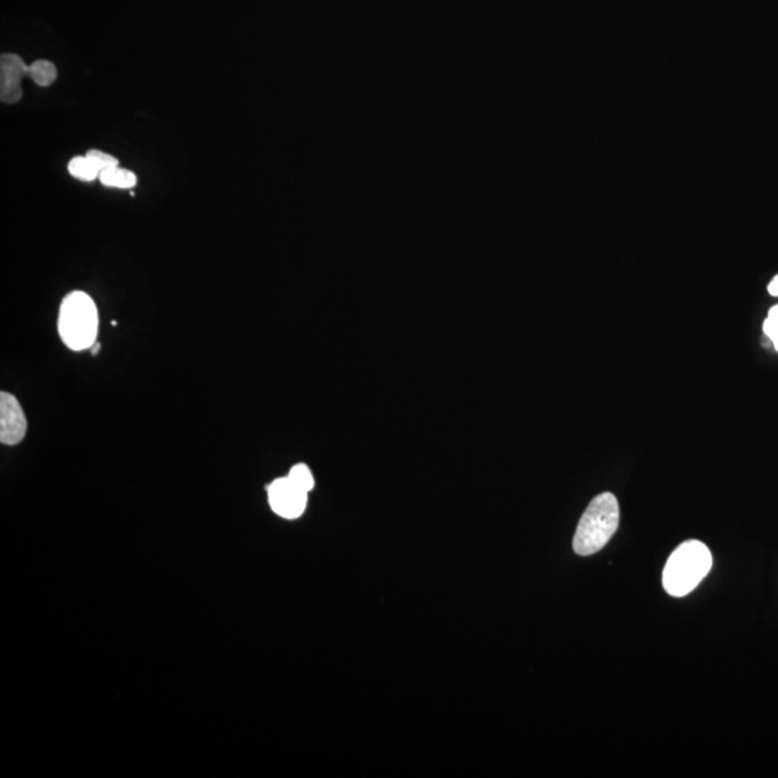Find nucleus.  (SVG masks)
Here are the masks:
<instances>
[{"mask_svg":"<svg viewBox=\"0 0 778 778\" xmlns=\"http://www.w3.org/2000/svg\"><path fill=\"white\" fill-rule=\"evenodd\" d=\"M619 500L610 492L601 493L587 506L577 531L572 548L580 557H590L601 551L619 529Z\"/></svg>","mask_w":778,"mask_h":778,"instance_id":"1","label":"nucleus"},{"mask_svg":"<svg viewBox=\"0 0 778 778\" xmlns=\"http://www.w3.org/2000/svg\"><path fill=\"white\" fill-rule=\"evenodd\" d=\"M712 568V555L704 542L685 541L670 555L663 570V587L672 597L692 593Z\"/></svg>","mask_w":778,"mask_h":778,"instance_id":"2","label":"nucleus"},{"mask_svg":"<svg viewBox=\"0 0 778 778\" xmlns=\"http://www.w3.org/2000/svg\"><path fill=\"white\" fill-rule=\"evenodd\" d=\"M58 332L61 341L71 351H87L96 345L98 310L87 293L73 292L64 297L58 317Z\"/></svg>","mask_w":778,"mask_h":778,"instance_id":"3","label":"nucleus"},{"mask_svg":"<svg viewBox=\"0 0 778 778\" xmlns=\"http://www.w3.org/2000/svg\"><path fill=\"white\" fill-rule=\"evenodd\" d=\"M268 503L274 513L284 519H297L303 515L307 506V495L289 477H280L267 487Z\"/></svg>","mask_w":778,"mask_h":778,"instance_id":"4","label":"nucleus"},{"mask_svg":"<svg viewBox=\"0 0 778 778\" xmlns=\"http://www.w3.org/2000/svg\"><path fill=\"white\" fill-rule=\"evenodd\" d=\"M28 430L22 405L9 392L0 394V441L6 446H16L21 443Z\"/></svg>","mask_w":778,"mask_h":778,"instance_id":"5","label":"nucleus"},{"mask_svg":"<svg viewBox=\"0 0 778 778\" xmlns=\"http://www.w3.org/2000/svg\"><path fill=\"white\" fill-rule=\"evenodd\" d=\"M29 65L18 54H2L0 57V100L15 104L24 96L21 83L28 77Z\"/></svg>","mask_w":778,"mask_h":778,"instance_id":"6","label":"nucleus"},{"mask_svg":"<svg viewBox=\"0 0 778 778\" xmlns=\"http://www.w3.org/2000/svg\"><path fill=\"white\" fill-rule=\"evenodd\" d=\"M98 179L104 186H110V188L132 189L137 183L136 173L120 168V166L106 169L100 173Z\"/></svg>","mask_w":778,"mask_h":778,"instance_id":"7","label":"nucleus"},{"mask_svg":"<svg viewBox=\"0 0 778 778\" xmlns=\"http://www.w3.org/2000/svg\"><path fill=\"white\" fill-rule=\"evenodd\" d=\"M28 77L39 87H49L57 81L58 71L54 62L38 60L29 65Z\"/></svg>","mask_w":778,"mask_h":778,"instance_id":"8","label":"nucleus"},{"mask_svg":"<svg viewBox=\"0 0 778 778\" xmlns=\"http://www.w3.org/2000/svg\"><path fill=\"white\" fill-rule=\"evenodd\" d=\"M68 172L73 178L83 182H93L100 176V171L87 156H75L68 163Z\"/></svg>","mask_w":778,"mask_h":778,"instance_id":"9","label":"nucleus"},{"mask_svg":"<svg viewBox=\"0 0 778 778\" xmlns=\"http://www.w3.org/2000/svg\"><path fill=\"white\" fill-rule=\"evenodd\" d=\"M287 477L292 480L294 485L303 489L304 492L309 493L315 487V479H313L312 472H310L306 464H296V466L292 467Z\"/></svg>","mask_w":778,"mask_h":778,"instance_id":"10","label":"nucleus"},{"mask_svg":"<svg viewBox=\"0 0 778 778\" xmlns=\"http://www.w3.org/2000/svg\"><path fill=\"white\" fill-rule=\"evenodd\" d=\"M86 156L96 165L100 173L106 171V169L114 168V166H119V160L110 155V153L103 152V150H88Z\"/></svg>","mask_w":778,"mask_h":778,"instance_id":"11","label":"nucleus"},{"mask_svg":"<svg viewBox=\"0 0 778 778\" xmlns=\"http://www.w3.org/2000/svg\"><path fill=\"white\" fill-rule=\"evenodd\" d=\"M763 329L767 338L774 343V348L778 352V306L771 307L767 319L764 320Z\"/></svg>","mask_w":778,"mask_h":778,"instance_id":"12","label":"nucleus"},{"mask_svg":"<svg viewBox=\"0 0 778 778\" xmlns=\"http://www.w3.org/2000/svg\"><path fill=\"white\" fill-rule=\"evenodd\" d=\"M768 293H770L771 296L778 297V274L771 280V283L768 284Z\"/></svg>","mask_w":778,"mask_h":778,"instance_id":"13","label":"nucleus"}]
</instances>
